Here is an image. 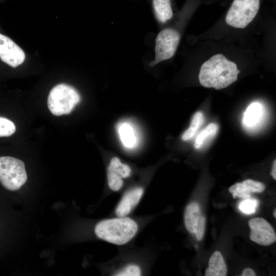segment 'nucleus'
Here are the masks:
<instances>
[{
  "instance_id": "nucleus-18",
  "label": "nucleus",
  "mask_w": 276,
  "mask_h": 276,
  "mask_svg": "<svg viewBox=\"0 0 276 276\" xmlns=\"http://www.w3.org/2000/svg\"><path fill=\"white\" fill-rule=\"evenodd\" d=\"M218 131V125L215 123L209 124L197 136L194 147L196 149H199L208 139L214 137Z\"/></svg>"
},
{
  "instance_id": "nucleus-25",
  "label": "nucleus",
  "mask_w": 276,
  "mask_h": 276,
  "mask_svg": "<svg viewBox=\"0 0 276 276\" xmlns=\"http://www.w3.org/2000/svg\"><path fill=\"white\" fill-rule=\"evenodd\" d=\"M271 174L274 180H275L276 179V160L275 159H274L273 162V165H272Z\"/></svg>"
},
{
  "instance_id": "nucleus-10",
  "label": "nucleus",
  "mask_w": 276,
  "mask_h": 276,
  "mask_svg": "<svg viewBox=\"0 0 276 276\" xmlns=\"http://www.w3.org/2000/svg\"><path fill=\"white\" fill-rule=\"evenodd\" d=\"M265 189V185L259 181L248 179L242 182L236 183L228 189L234 198H250L251 193H261Z\"/></svg>"
},
{
  "instance_id": "nucleus-8",
  "label": "nucleus",
  "mask_w": 276,
  "mask_h": 276,
  "mask_svg": "<svg viewBox=\"0 0 276 276\" xmlns=\"http://www.w3.org/2000/svg\"><path fill=\"white\" fill-rule=\"evenodd\" d=\"M26 55L24 51L11 39L0 33V59L15 67L23 63Z\"/></svg>"
},
{
  "instance_id": "nucleus-20",
  "label": "nucleus",
  "mask_w": 276,
  "mask_h": 276,
  "mask_svg": "<svg viewBox=\"0 0 276 276\" xmlns=\"http://www.w3.org/2000/svg\"><path fill=\"white\" fill-rule=\"evenodd\" d=\"M16 131L15 124L11 121L0 117V137H8Z\"/></svg>"
},
{
  "instance_id": "nucleus-12",
  "label": "nucleus",
  "mask_w": 276,
  "mask_h": 276,
  "mask_svg": "<svg viewBox=\"0 0 276 276\" xmlns=\"http://www.w3.org/2000/svg\"><path fill=\"white\" fill-rule=\"evenodd\" d=\"M155 16L159 22L165 24L174 17L172 0H152Z\"/></svg>"
},
{
  "instance_id": "nucleus-4",
  "label": "nucleus",
  "mask_w": 276,
  "mask_h": 276,
  "mask_svg": "<svg viewBox=\"0 0 276 276\" xmlns=\"http://www.w3.org/2000/svg\"><path fill=\"white\" fill-rule=\"evenodd\" d=\"M137 225L127 217L104 220L95 226V233L100 239L117 245H123L129 242L136 234Z\"/></svg>"
},
{
  "instance_id": "nucleus-16",
  "label": "nucleus",
  "mask_w": 276,
  "mask_h": 276,
  "mask_svg": "<svg viewBox=\"0 0 276 276\" xmlns=\"http://www.w3.org/2000/svg\"><path fill=\"white\" fill-rule=\"evenodd\" d=\"M204 121V117L200 111L196 112L193 116L189 128L183 133L181 139L183 141L191 139Z\"/></svg>"
},
{
  "instance_id": "nucleus-3",
  "label": "nucleus",
  "mask_w": 276,
  "mask_h": 276,
  "mask_svg": "<svg viewBox=\"0 0 276 276\" xmlns=\"http://www.w3.org/2000/svg\"><path fill=\"white\" fill-rule=\"evenodd\" d=\"M202 3V0H189L174 22L159 32L155 38V57L150 63L151 66L170 59L175 55L186 27Z\"/></svg>"
},
{
  "instance_id": "nucleus-24",
  "label": "nucleus",
  "mask_w": 276,
  "mask_h": 276,
  "mask_svg": "<svg viewBox=\"0 0 276 276\" xmlns=\"http://www.w3.org/2000/svg\"><path fill=\"white\" fill-rule=\"evenodd\" d=\"M242 276H255V271L251 268H246L244 269L241 274Z\"/></svg>"
},
{
  "instance_id": "nucleus-6",
  "label": "nucleus",
  "mask_w": 276,
  "mask_h": 276,
  "mask_svg": "<svg viewBox=\"0 0 276 276\" xmlns=\"http://www.w3.org/2000/svg\"><path fill=\"white\" fill-rule=\"evenodd\" d=\"M27 180L24 163L11 156L0 157V183L7 190L16 191Z\"/></svg>"
},
{
  "instance_id": "nucleus-7",
  "label": "nucleus",
  "mask_w": 276,
  "mask_h": 276,
  "mask_svg": "<svg viewBox=\"0 0 276 276\" xmlns=\"http://www.w3.org/2000/svg\"><path fill=\"white\" fill-rule=\"evenodd\" d=\"M250 228V239L256 243L268 246L276 240L275 232L267 221L262 218H254L248 221Z\"/></svg>"
},
{
  "instance_id": "nucleus-21",
  "label": "nucleus",
  "mask_w": 276,
  "mask_h": 276,
  "mask_svg": "<svg viewBox=\"0 0 276 276\" xmlns=\"http://www.w3.org/2000/svg\"><path fill=\"white\" fill-rule=\"evenodd\" d=\"M141 273L140 267L135 265H129L122 270L116 273L115 275L118 276H138Z\"/></svg>"
},
{
  "instance_id": "nucleus-2",
  "label": "nucleus",
  "mask_w": 276,
  "mask_h": 276,
  "mask_svg": "<svg viewBox=\"0 0 276 276\" xmlns=\"http://www.w3.org/2000/svg\"><path fill=\"white\" fill-rule=\"evenodd\" d=\"M264 0H231L221 17L208 30L191 36L192 43L214 39L246 44L241 35L258 20Z\"/></svg>"
},
{
  "instance_id": "nucleus-22",
  "label": "nucleus",
  "mask_w": 276,
  "mask_h": 276,
  "mask_svg": "<svg viewBox=\"0 0 276 276\" xmlns=\"http://www.w3.org/2000/svg\"><path fill=\"white\" fill-rule=\"evenodd\" d=\"M205 224V217L202 214L195 228L194 234L198 240H201L204 236Z\"/></svg>"
},
{
  "instance_id": "nucleus-23",
  "label": "nucleus",
  "mask_w": 276,
  "mask_h": 276,
  "mask_svg": "<svg viewBox=\"0 0 276 276\" xmlns=\"http://www.w3.org/2000/svg\"><path fill=\"white\" fill-rule=\"evenodd\" d=\"M231 0H202V3L207 5L219 3L222 6H227Z\"/></svg>"
},
{
  "instance_id": "nucleus-5",
  "label": "nucleus",
  "mask_w": 276,
  "mask_h": 276,
  "mask_svg": "<svg viewBox=\"0 0 276 276\" xmlns=\"http://www.w3.org/2000/svg\"><path fill=\"white\" fill-rule=\"evenodd\" d=\"M80 101V96L72 86L61 83L50 91L48 106L51 113L56 116L69 114Z\"/></svg>"
},
{
  "instance_id": "nucleus-9",
  "label": "nucleus",
  "mask_w": 276,
  "mask_h": 276,
  "mask_svg": "<svg viewBox=\"0 0 276 276\" xmlns=\"http://www.w3.org/2000/svg\"><path fill=\"white\" fill-rule=\"evenodd\" d=\"M131 173L130 167L121 162L119 158L113 157L107 168V181L109 188L119 191L123 185L122 178L128 177Z\"/></svg>"
},
{
  "instance_id": "nucleus-13",
  "label": "nucleus",
  "mask_w": 276,
  "mask_h": 276,
  "mask_svg": "<svg viewBox=\"0 0 276 276\" xmlns=\"http://www.w3.org/2000/svg\"><path fill=\"white\" fill-rule=\"evenodd\" d=\"M227 267L221 253L214 251L210 258L209 266L205 271V276H225Z\"/></svg>"
},
{
  "instance_id": "nucleus-14",
  "label": "nucleus",
  "mask_w": 276,
  "mask_h": 276,
  "mask_svg": "<svg viewBox=\"0 0 276 276\" xmlns=\"http://www.w3.org/2000/svg\"><path fill=\"white\" fill-rule=\"evenodd\" d=\"M201 214L198 203L193 202L187 206L184 214V222L186 229L190 233H194L196 225Z\"/></svg>"
},
{
  "instance_id": "nucleus-26",
  "label": "nucleus",
  "mask_w": 276,
  "mask_h": 276,
  "mask_svg": "<svg viewBox=\"0 0 276 276\" xmlns=\"http://www.w3.org/2000/svg\"><path fill=\"white\" fill-rule=\"evenodd\" d=\"M273 215L274 217L275 218H276V210L275 209H274L273 211Z\"/></svg>"
},
{
  "instance_id": "nucleus-17",
  "label": "nucleus",
  "mask_w": 276,
  "mask_h": 276,
  "mask_svg": "<svg viewBox=\"0 0 276 276\" xmlns=\"http://www.w3.org/2000/svg\"><path fill=\"white\" fill-rule=\"evenodd\" d=\"M121 140L127 147H133L135 143V137L132 127L127 123L121 124L119 127Z\"/></svg>"
},
{
  "instance_id": "nucleus-1",
  "label": "nucleus",
  "mask_w": 276,
  "mask_h": 276,
  "mask_svg": "<svg viewBox=\"0 0 276 276\" xmlns=\"http://www.w3.org/2000/svg\"><path fill=\"white\" fill-rule=\"evenodd\" d=\"M197 53L199 84L206 88L221 89L235 82L243 64H259L261 56L247 44L223 40L205 39L193 44Z\"/></svg>"
},
{
  "instance_id": "nucleus-19",
  "label": "nucleus",
  "mask_w": 276,
  "mask_h": 276,
  "mask_svg": "<svg viewBox=\"0 0 276 276\" xmlns=\"http://www.w3.org/2000/svg\"><path fill=\"white\" fill-rule=\"evenodd\" d=\"M258 205V200L249 198L241 201L239 204L238 208L242 213L248 215L254 213Z\"/></svg>"
},
{
  "instance_id": "nucleus-15",
  "label": "nucleus",
  "mask_w": 276,
  "mask_h": 276,
  "mask_svg": "<svg viewBox=\"0 0 276 276\" xmlns=\"http://www.w3.org/2000/svg\"><path fill=\"white\" fill-rule=\"evenodd\" d=\"M263 114V107L258 102L251 103L244 113L243 123L247 127L257 125L261 121Z\"/></svg>"
},
{
  "instance_id": "nucleus-11",
  "label": "nucleus",
  "mask_w": 276,
  "mask_h": 276,
  "mask_svg": "<svg viewBox=\"0 0 276 276\" xmlns=\"http://www.w3.org/2000/svg\"><path fill=\"white\" fill-rule=\"evenodd\" d=\"M144 190L142 188H136L127 192L119 202L116 210V215L119 217H125L128 215L139 203Z\"/></svg>"
}]
</instances>
